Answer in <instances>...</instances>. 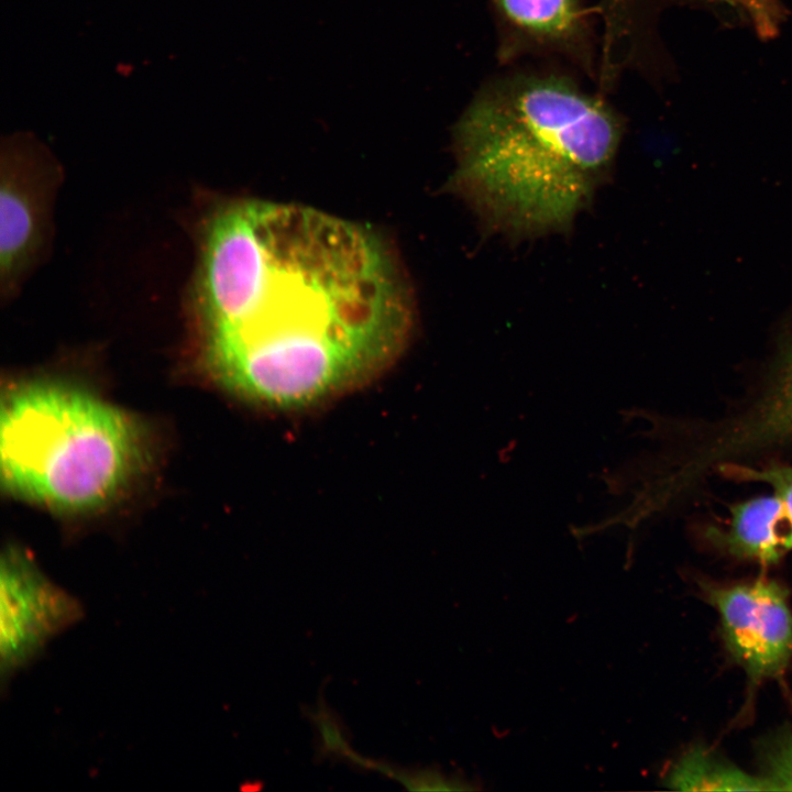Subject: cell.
Segmentation results:
<instances>
[{
  "label": "cell",
  "instance_id": "obj_14",
  "mask_svg": "<svg viewBox=\"0 0 792 792\" xmlns=\"http://www.w3.org/2000/svg\"><path fill=\"white\" fill-rule=\"evenodd\" d=\"M763 778L772 791H792V733L770 741L762 754Z\"/></svg>",
  "mask_w": 792,
  "mask_h": 792
},
{
  "label": "cell",
  "instance_id": "obj_6",
  "mask_svg": "<svg viewBox=\"0 0 792 792\" xmlns=\"http://www.w3.org/2000/svg\"><path fill=\"white\" fill-rule=\"evenodd\" d=\"M1 169V282L12 290L42 248L54 172L18 156Z\"/></svg>",
  "mask_w": 792,
  "mask_h": 792
},
{
  "label": "cell",
  "instance_id": "obj_3",
  "mask_svg": "<svg viewBox=\"0 0 792 792\" xmlns=\"http://www.w3.org/2000/svg\"><path fill=\"white\" fill-rule=\"evenodd\" d=\"M143 457L134 419L89 392L38 381L3 397L1 481L19 498L59 512L98 509L130 483Z\"/></svg>",
  "mask_w": 792,
  "mask_h": 792
},
{
  "label": "cell",
  "instance_id": "obj_4",
  "mask_svg": "<svg viewBox=\"0 0 792 792\" xmlns=\"http://www.w3.org/2000/svg\"><path fill=\"white\" fill-rule=\"evenodd\" d=\"M82 617L80 601L50 580L26 550L6 547L0 564L1 689Z\"/></svg>",
  "mask_w": 792,
  "mask_h": 792
},
{
  "label": "cell",
  "instance_id": "obj_7",
  "mask_svg": "<svg viewBox=\"0 0 792 792\" xmlns=\"http://www.w3.org/2000/svg\"><path fill=\"white\" fill-rule=\"evenodd\" d=\"M727 519L707 527L705 538L732 557L769 565L792 550V524L774 493L732 505Z\"/></svg>",
  "mask_w": 792,
  "mask_h": 792
},
{
  "label": "cell",
  "instance_id": "obj_5",
  "mask_svg": "<svg viewBox=\"0 0 792 792\" xmlns=\"http://www.w3.org/2000/svg\"><path fill=\"white\" fill-rule=\"evenodd\" d=\"M704 600L719 616L726 651L749 686L781 676L792 661V613L787 590L766 578L730 585L701 580Z\"/></svg>",
  "mask_w": 792,
  "mask_h": 792
},
{
  "label": "cell",
  "instance_id": "obj_2",
  "mask_svg": "<svg viewBox=\"0 0 792 792\" xmlns=\"http://www.w3.org/2000/svg\"><path fill=\"white\" fill-rule=\"evenodd\" d=\"M449 189L510 238L568 230L612 169L622 131L600 100L558 79L485 91L455 129Z\"/></svg>",
  "mask_w": 792,
  "mask_h": 792
},
{
  "label": "cell",
  "instance_id": "obj_12",
  "mask_svg": "<svg viewBox=\"0 0 792 792\" xmlns=\"http://www.w3.org/2000/svg\"><path fill=\"white\" fill-rule=\"evenodd\" d=\"M371 770L388 777L408 791H457L472 790L466 780L448 776L436 768H403L388 762L373 760Z\"/></svg>",
  "mask_w": 792,
  "mask_h": 792
},
{
  "label": "cell",
  "instance_id": "obj_11",
  "mask_svg": "<svg viewBox=\"0 0 792 792\" xmlns=\"http://www.w3.org/2000/svg\"><path fill=\"white\" fill-rule=\"evenodd\" d=\"M307 715L317 734L318 757L341 759L360 768L370 769L372 759L353 750L343 724L324 702L319 701L308 710Z\"/></svg>",
  "mask_w": 792,
  "mask_h": 792
},
{
  "label": "cell",
  "instance_id": "obj_9",
  "mask_svg": "<svg viewBox=\"0 0 792 792\" xmlns=\"http://www.w3.org/2000/svg\"><path fill=\"white\" fill-rule=\"evenodd\" d=\"M664 783L679 791H772L766 778L749 774L700 746L670 767Z\"/></svg>",
  "mask_w": 792,
  "mask_h": 792
},
{
  "label": "cell",
  "instance_id": "obj_1",
  "mask_svg": "<svg viewBox=\"0 0 792 792\" xmlns=\"http://www.w3.org/2000/svg\"><path fill=\"white\" fill-rule=\"evenodd\" d=\"M215 378L256 405L296 410L365 386L403 354L414 310L370 228L257 199L216 211L196 304Z\"/></svg>",
  "mask_w": 792,
  "mask_h": 792
},
{
  "label": "cell",
  "instance_id": "obj_8",
  "mask_svg": "<svg viewBox=\"0 0 792 792\" xmlns=\"http://www.w3.org/2000/svg\"><path fill=\"white\" fill-rule=\"evenodd\" d=\"M738 429L758 451L792 444V344L766 391L739 416Z\"/></svg>",
  "mask_w": 792,
  "mask_h": 792
},
{
  "label": "cell",
  "instance_id": "obj_10",
  "mask_svg": "<svg viewBox=\"0 0 792 792\" xmlns=\"http://www.w3.org/2000/svg\"><path fill=\"white\" fill-rule=\"evenodd\" d=\"M505 15L537 34L561 35L572 29L578 0H496Z\"/></svg>",
  "mask_w": 792,
  "mask_h": 792
},
{
  "label": "cell",
  "instance_id": "obj_13",
  "mask_svg": "<svg viewBox=\"0 0 792 792\" xmlns=\"http://www.w3.org/2000/svg\"><path fill=\"white\" fill-rule=\"evenodd\" d=\"M716 471L732 480L769 485L782 501L792 524V464H770L756 469L741 463H724Z\"/></svg>",
  "mask_w": 792,
  "mask_h": 792
}]
</instances>
